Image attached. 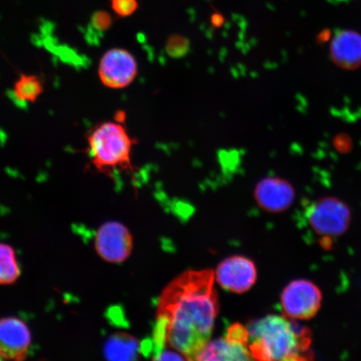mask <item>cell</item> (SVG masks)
I'll use <instances>...</instances> for the list:
<instances>
[{"instance_id": "cell-1", "label": "cell", "mask_w": 361, "mask_h": 361, "mask_svg": "<svg viewBox=\"0 0 361 361\" xmlns=\"http://www.w3.org/2000/svg\"><path fill=\"white\" fill-rule=\"evenodd\" d=\"M212 269L188 270L161 292L153 336L154 355L168 348L196 360L210 341L219 303Z\"/></svg>"}, {"instance_id": "cell-2", "label": "cell", "mask_w": 361, "mask_h": 361, "mask_svg": "<svg viewBox=\"0 0 361 361\" xmlns=\"http://www.w3.org/2000/svg\"><path fill=\"white\" fill-rule=\"evenodd\" d=\"M248 348L252 359L258 360H307L310 334L286 315H268L252 322Z\"/></svg>"}, {"instance_id": "cell-3", "label": "cell", "mask_w": 361, "mask_h": 361, "mask_svg": "<svg viewBox=\"0 0 361 361\" xmlns=\"http://www.w3.org/2000/svg\"><path fill=\"white\" fill-rule=\"evenodd\" d=\"M137 143L118 121L98 124L87 135L90 160L94 169L106 175L116 171H134L132 155Z\"/></svg>"}, {"instance_id": "cell-4", "label": "cell", "mask_w": 361, "mask_h": 361, "mask_svg": "<svg viewBox=\"0 0 361 361\" xmlns=\"http://www.w3.org/2000/svg\"><path fill=\"white\" fill-rule=\"evenodd\" d=\"M308 220L311 228L320 236H341L348 229L351 213L344 202L335 197L322 198L309 207Z\"/></svg>"}, {"instance_id": "cell-5", "label": "cell", "mask_w": 361, "mask_h": 361, "mask_svg": "<svg viewBox=\"0 0 361 361\" xmlns=\"http://www.w3.org/2000/svg\"><path fill=\"white\" fill-rule=\"evenodd\" d=\"M322 293L313 282L297 279L284 288L281 306L286 317L295 320L312 319L319 312Z\"/></svg>"}, {"instance_id": "cell-6", "label": "cell", "mask_w": 361, "mask_h": 361, "mask_svg": "<svg viewBox=\"0 0 361 361\" xmlns=\"http://www.w3.org/2000/svg\"><path fill=\"white\" fill-rule=\"evenodd\" d=\"M137 75V59L124 48L108 49L99 62V79L107 88L121 90L128 87Z\"/></svg>"}, {"instance_id": "cell-7", "label": "cell", "mask_w": 361, "mask_h": 361, "mask_svg": "<svg viewBox=\"0 0 361 361\" xmlns=\"http://www.w3.org/2000/svg\"><path fill=\"white\" fill-rule=\"evenodd\" d=\"M94 248L104 261L111 264L123 263L132 254L133 238L125 225L111 221L97 230Z\"/></svg>"}, {"instance_id": "cell-8", "label": "cell", "mask_w": 361, "mask_h": 361, "mask_svg": "<svg viewBox=\"0 0 361 361\" xmlns=\"http://www.w3.org/2000/svg\"><path fill=\"white\" fill-rule=\"evenodd\" d=\"M215 279L224 290L243 293L255 286L258 272L254 262L243 256H231L219 264Z\"/></svg>"}, {"instance_id": "cell-9", "label": "cell", "mask_w": 361, "mask_h": 361, "mask_svg": "<svg viewBox=\"0 0 361 361\" xmlns=\"http://www.w3.org/2000/svg\"><path fill=\"white\" fill-rule=\"evenodd\" d=\"M31 333L27 324L16 317L0 319V357L23 360L28 355Z\"/></svg>"}, {"instance_id": "cell-10", "label": "cell", "mask_w": 361, "mask_h": 361, "mask_svg": "<svg viewBox=\"0 0 361 361\" xmlns=\"http://www.w3.org/2000/svg\"><path fill=\"white\" fill-rule=\"evenodd\" d=\"M295 193L287 180L277 178H264L257 184L255 198L262 209L269 213H281L292 205Z\"/></svg>"}, {"instance_id": "cell-11", "label": "cell", "mask_w": 361, "mask_h": 361, "mask_svg": "<svg viewBox=\"0 0 361 361\" xmlns=\"http://www.w3.org/2000/svg\"><path fill=\"white\" fill-rule=\"evenodd\" d=\"M334 60L342 67L353 68L361 64V35L354 31L338 33L331 44Z\"/></svg>"}, {"instance_id": "cell-12", "label": "cell", "mask_w": 361, "mask_h": 361, "mask_svg": "<svg viewBox=\"0 0 361 361\" xmlns=\"http://www.w3.org/2000/svg\"><path fill=\"white\" fill-rule=\"evenodd\" d=\"M252 355L248 345L232 341L225 336L209 341L197 355L195 360H247Z\"/></svg>"}, {"instance_id": "cell-13", "label": "cell", "mask_w": 361, "mask_h": 361, "mask_svg": "<svg viewBox=\"0 0 361 361\" xmlns=\"http://www.w3.org/2000/svg\"><path fill=\"white\" fill-rule=\"evenodd\" d=\"M141 345L133 336L117 333L106 341L104 355L109 360H133L141 354Z\"/></svg>"}, {"instance_id": "cell-14", "label": "cell", "mask_w": 361, "mask_h": 361, "mask_svg": "<svg viewBox=\"0 0 361 361\" xmlns=\"http://www.w3.org/2000/svg\"><path fill=\"white\" fill-rule=\"evenodd\" d=\"M43 92V80L38 75L21 74L13 84V96L21 102L34 103Z\"/></svg>"}, {"instance_id": "cell-15", "label": "cell", "mask_w": 361, "mask_h": 361, "mask_svg": "<svg viewBox=\"0 0 361 361\" xmlns=\"http://www.w3.org/2000/svg\"><path fill=\"white\" fill-rule=\"evenodd\" d=\"M20 274L15 250L6 243H0V286L15 283Z\"/></svg>"}, {"instance_id": "cell-16", "label": "cell", "mask_w": 361, "mask_h": 361, "mask_svg": "<svg viewBox=\"0 0 361 361\" xmlns=\"http://www.w3.org/2000/svg\"><path fill=\"white\" fill-rule=\"evenodd\" d=\"M112 11L117 16L126 18L137 11V0H110Z\"/></svg>"}, {"instance_id": "cell-17", "label": "cell", "mask_w": 361, "mask_h": 361, "mask_svg": "<svg viewBox=\"0 0 361 361\" xmlns=\"http://www.w3.org/2000/svg\"><path fill=\"white\" fill-rule=\"evenodd\" d=\"M92 23L94 29L105 31L111 26L112 18L109 13L106 11H98L94 13Z\"/></svg>"}, {"instance_id": "cell-18", "label": "cell", "mask_w": 361, "mask_h": 361, "mask_svg": "<svg viewBox=\"0 0 361 361\" xmlns=\"http://www.w3.org/2000/svg\"><path fill=\"white\" fill-rule=\"evenodd\" d=\"M224 18L220 13H214L211 17V23L214 27H220L224 24Z\"/></svg>"}, {"instance_id": "cell-19", "label": "cell", "mask_w": 361, "mask_h": 361, "mask_svg": "<svg viewBox=\"0 0 361 361\" xmlns=\"http://www.w3.org/2000/svg\"><path fill=\"white\" fill-rule=\"evenodd\" d=\"M0 360H2L1 357H0Z\"/></svg>"}]
</instances>
